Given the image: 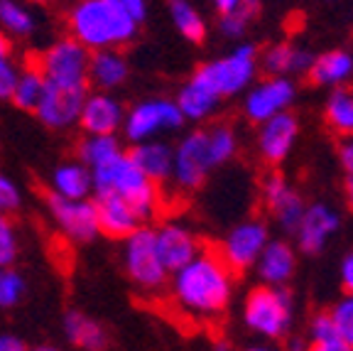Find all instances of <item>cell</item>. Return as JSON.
<instances>
[{"label": "cell", "mask_w": 353, "mask_h": 351, "mask_svg": "<svg viewBox=\"0 0 353 351\" xmlns=\"http://www.w3.org/2000/svg\"><path fill=\"white\" fill-rule=\"evenodd\" d=\"M172 275V300L184 314L211 319L226 312L236 273L221 260L219 251L204 246L196 258Z\"/></svg>", "instance_id": "1"}, {"label": "cell", "mask_w": 353, "mask_h": 351, "mask_svg": "<svg viewBox=\"0 0 353 351\" xmlns=\"http://www.w3.org/2000/svg\"><path fill=\"white\" fill-rule=\"evenodd\" d=\"M69 37L81 42L86 50H118L138 35L132 20L118 0H77L66 12Z\"/></svg>", "instance_id": "2"}, {"label": "cell", "mask_w": 353, "mask_h": 351, "mask_svg": "<svg viewBox=\"0 0 353 351\" xmlns=\"http://www.w3.org/2000/svg\"><path fill=\"white\" fill-rule=\"evenodd\" d=\"M96 194H118L132 207L140 221L152 219L160 211V184L143 175L128 153H118L108 162L91 170Z\"/></svg>", "instance_id": "3"}, {"label": "cell", "mask_w": 353, "mask_h": 351, "mask_svg": "<svg viewBox=\"0 0 353 351\" xmlns=\"http://www.w3.org/2000/svg\"><path fill=\"white\" fill-rule=\"evenodd\" d=\"M258 57L260 52L255 44L243 42L228 55L199 66L192 74V82L214 93L219 101L231 99L253 84L255 74H258Z\"/></svg>", "instance_id": "4"}, {"label": "cell", "mask_w": 353, "mask_h": 351, "mask_svg": "<svg viewBox=\"0 0 353 351\" xmlns=\"http://www.w3.org/2000/svg\"><path fill=\"white\" fill-rule=\"evenodd\" d=\"M294 319V300L287 287H253L243 302V322L263 339H282L290 334Z\"/></svg>", "instance_id": "5"}, {"label": "cell", "mask_w": 353, "mask_h": 351, "mask_svg": "<svg viewBox=\"0 0 353 351\" xmlns=\"http://www.w3.org/2000/svg\"><path fill=\"white\" fill-rule=\"evenodd\" d=\"M125 270L128 278L143 292H157L167 283V270L157 253L154 229L138 226L125 238Z\"/></svg>", "instance_id": "6"}, {"label": "cell", "mask_w": 353, "mask_h": 351, "mask_svg": "<svg viewBox=\"0 0 353 351\" xmlns=\"http://www.w3.org/2000/svg\"><path fill=\"white\" fill-rule=\"evenodd\" d=\"M216 170L214 158L209 150L206 128L194 131L176 145L172 158V182L179 192H196L206 182L209 172Z\"/></svg>", "instance_id": "7"}, {"label": "cell", "mask_w": 353, "mask_h": 351, "mask_svg": "<svg viewBox=\"0 0 353 351\" xmlns=\"http://www.w3.org/2000/svg\"><path fill=\"white\" fill-rule=\"evenodd\" d=\"M37 66L42 72L44 82L50 84H88V61L91 50H86L81 42L74 37H64L37 57Z\"/></svg>", "instance_id": "8"}, {"label": "cell", "mask_w": 353, "mask_h": 351, "mask_svg": "<svg viewBox=\"0 0 353 351\" xmlns=\"http://www.w3.org/2000/svg\"><path fill=\"white\" fill-rule=\"evenodd\" d=\"M270 241V229L263 219H248L241 221L228 231V236L219 243V256L221 260L233 270V273H243V270L253 268L258 263L260 253Z\"/></svg>", "instance_id": "9"}, {"label": "cell", "mask_w": 353, "mask_h": 351, "mask_svg": "<svg viewBox=\"0 0 353 351\" xmlns=\"http://www.w3.org/2000/svg\"><path fill=\"white\" fill-rule=\"evenodd\" d=\"M88 99V84H77V86H69V84H44V93L39 99L37 118L47 128H69L74 123H79V115L81 108Z\"/></svg>", "instance_id": "10"}, {"label": "cell", "mask_w": 353, "mask_h": 351, "mask_svg": "<svg viewBox=\"0 0 353 351\" xmlns=\"http://www.w3.org/2000/svg\"><path fill=\"white\" fill-rule=\"evenodd\" d=\"M184 115L176 108L174 101L170 99H150L138 104L123 121V131H125L128 140L132 143H145L152 135L162 131H176L182 128Z\"/></svg>", "instance_id": "11"}, {"label": "cell", "mask_w": 353, "mask_h": 351, "mask_svg": "<svg viewBox=\"0 0 353 351\" xmlns=\"http://www.w3.org/2000/svg\"><path fill=\"white\" fill-rule=\"evenodd\" d=\"M297 99V86L290 77H265L243 99V113L250 123L260 126L268 118L290 111Z\"/></svg>", "instance_id": "12"}, {"label": "cell", "mask_w": 353, "mask_h": 351, "mask_svg": "<svg viewBox=\"0 0 353 351\" xmlns=\"http://www.w3.org/2000/svg\"><path fill=\"white\" fill-rule=\"evenodd\" d=\"M44 202L50 207L59 229L72 241L88 243L99 236V219H96L94 202H86V199H64L57 192H52V189L44 192Z\"/></svg>", "instance_id": "13"}, {"label": "cell", "mask_w": 353, "mask_h": 351, "mask_svg": "<svg viewBox=\"0 0 353 351\" xmlns=\"http://www.w3.org/2000/svg\"><path fill=\"white\" fill-rule=\"evenodd\" d=\"M260 192H263L265 209L275 216L280 229L287 231V234H294L299 221H302L304 209H307L302 194L287 182V177L282 172H270V175L265 177Z\"/></svg>", "instance_id": "14"}, {"label": "cell", "mask_w": 353, "mask_h": 351, "mask_svg": "<svg viewBox=\"0 0 353 351\" xmlns=\"http://www.w3.org/2000/svg\"><path fill=\"white\" fill-rule=\"evenodd\" d=\"M299 137V121L290 111L277 113L258 126V155L265 165L280 167Z\"/></svg>", "instance_id": "15"}, {"label": "cell", "mask_w": 353, "mask_h": 351, "mask_svg": "<svg viewBox=\"0 0 353 351\" xmlns=\"http://www.w3.org/2000/svg\"><path fill=\"white\" fill-rule=\"evenodd\" d=\"M339 226H341V216L334 207L324 202L309 204L304 209L297 231H294L299 251L307 253V256H316L319 251H324V246L339 231Z\"/></svg>", "instance_id": "16"}, {"label": "cell", "mask_w": 353, "mask_h": 351, "mask_svg": "<svg viewBox=\"0 0 353 351\" xmlns=\"http://www.w3.org/2000/svg\"><path fill=\"white\" fill-rule=\"evenodd\" d=\"M154 243L167 273H176L179 268H184L204 248V243L182 224H162L160 229H154Z\"/></svg>", "instance_id": "17"}, {"label": "cell", "mask_w": 353, "mask_h": 351, "mask_svg": "<svg viewBox=\"0 0 353 351\" xmlns=\"http://www.w3.org/2000/svg\"><path fill=\"white\" fill-rule=\"evenodd\" d=\"M94 207L96 219H99V234L108 238H128L138 226H143L130 204L118 194H96Z\"/></svg>", "instance_id": "18"}, {"label": "cell", "mask_w": 353, "mask_h": 351, "mask_svg": "<svg viewBox=\"0 0 353 351\" xmlns=\"http://www.w3.org/2000/svg\"><path fill=\"white\" fill-rule=\"evenodd\" d=\"M253 268L263 285L285 287L297 270V253L287 241H268Z\"/></svg>", "instance_id": "19"}, {"label": "cell", "mask_w": 353, "mask_h": 351, "mask_svg": "<svg viewBox=\"0 0 353 351\" xmlns=\"http://www.w3.org/2000/svg\"><path fill=\"white\" fill-rule=\"evenodd\" d=\"M123 106L108 93H94L88 96L86 104L79 115V126L88 135H116V131L123 126Z\"/></svg>", "instance_id": "20"}, {"label": "cell", "mask_w": 353, "mask_h": 351, "mask_svg": "<svg viewBox=\"0 0 353 351\" xmlns=\"http://www.w3.org/2000/svg\"><path fill=\"white\" fill-rule=\"evenodd\" d=\"M314 61V55L302 47H294L290 42L270 44L263 55L258 57V66L265 77H292V74H307Z\"/></svg>", "instance_id": "21"}, {"label": "cell", "mask_w": 353, "mask_h": 351, "mask_svg": "<svg viewBox=\"0 0 353 351\" xmlns=\"http://www.w3.org/2000/svg\"><path fill=\"white\" fill-rule=\"evenodd\" d=\"M353 77V57L346 50H329L324 55H316L309 66L307 79L314 86L339 88Z\"/></svg>", "instance_id": "22"}, {"label": "cell", "mask_w": 353, "mask_h": 351, "mask_svg": "<svg viewBox=\"0 0 353 351\" xmlns=\"http://www.w3.org/2000/svg\"><path fill=\"white\" fill-rule=\"evenodd\" d=\"M128 158L154 184H165V182L172 180V158H174V150L170 145L150 143V140L135 143V148L128 153Z\"/></svg>", "instance_id": "23"}, {"label": "cell", "mask_w": 353, "mask_h": 351, "mask_svg": "<svg viewBox=\"0 0 353 351\" xmlns=\"http://www.w3.org/2000/svg\"><path fill=\"white\" fill-rule=\"evenodd\" d=\"M128 79V61L118 50H99L91 55L88 61V84L103 88H116L125 84Z\"/></svg>", "instance_id": "24"}, {"label": "cell", "mask_w": 353, "mask_h": 351, "mask_svg": "<svg viewBox=\"0 0 353 351\" xmlns=\"http://www.w3.org/2000/svg\"><path fill=\"white\" fill-rule=\"evenodd\" d=\"M64 332L66 339L83 351H103L108 346V334L103 327L77 310H69L64 314Z\"/></svg>", "instance_id": "25"}, {"label": "cell", "mask_w": 353, "mask_h": 351, "mask_svg": "<svg viewBox=\"0 0 353 351\" xmlns=\"http://www.w3.org/2000/svg\"><path fill=\"white\" fill-rule=\"evenodd\" d=\"M52 192H57L64 199H86L94 192L91 170L79 162H66L59 165L52 175Z\"/></svg>", "instance_id": "26"}, {"label": "cell", "mask_w": 353, "mask_h": 351, "mask_svg": "<svg viewBox=\"0 0 353 351\" xmlns=\"http://www.w3.org/2000/svg\"><path fill=\"white\" fill-rule=\"evenodd\" d=\"M324 123L334 135H353V88H331L324 104Z\"/></svg>", "instance_id": "27"}, {"label": "cell", "mask_w": 353, "mask_h": 351, "mask_svg": "<svg viewBox=\"0 0 353 351\" xmlns=\"http://www.w3.org/2000/svg\"><path fill=\"white\" fill-rule=\"evenodd\" d=\"M174 104L176 108L182 111L184 121H206L219 108V99H216L214 93H209L206 88L199 86V84H194L192 79L182 86Z\"/></svg>", "instance_id": "28"}, {"label": "cell", "mask_w": 353, "mask_h": 351, "mask_svg": "<svg viewBox=\"0 0 353 351\" xmlns=\"http://www.w3.org/2000/svg\"><path fill=\"white\" fill-rule=\"evenodd\" d=\"M44 77L42 72H39V66L34 59L28 61V66L22 69V72H17V82H15V88H12V96L10 101L17 106L20 111H32L37 108L39 99H42L44 93Z\"/></svg>", "instance_id": "29"}, {"label": "cell", "mask_w": 353, "mask_h": 351, "mask_svg": "<svg viewBox=\"0 0 353 351\" xmlns=\"http://www.w3.org/2000/svg\"><path fill=\"white\" fill-rule=\"evenodd\" d=\"M170 15L174 28L192 44H201L206 39V22L189 0H170Z\"/></svg>", "instance_id": "30"}, {"label": "cell", "mask_w": 353, "mask_h": 351, "mask_svg": "<svg viewBox=\"0 0 353 351\" xmlns=\"http://www.w3.org/2000/svg\"><path fill=\"white\" fill-rule=\"evenodd\" d=\"M263 10V3L260 0H243L241 6L233 8L231 12H223L219 20V30L223 37L238 39L248 32V28L253 25V20Z\"/></svg>", "instance_id": "31"}, {"label": "cell", "mask_w": 353, "mask_h": 351, "mask_svg": "<svg viewBox=\"0 0 353 351\" xmlns=\"http://www.w3.org/2000/svg\"><path fill=\"white\" fill-rule=\"evenodd\" d=\"M118 153H123L121 145L113 135H91L83 143H79L77 155L81 160V165H86L88 170L103 165L110 158H116Z\"/></svg>", "instance_id": "32"}, {"label": "cell", "mask_w": 353, "mask_h": 351, "mask_svg": "<svg viewBox=\"0 0 353 351\" xmlns=\"http://www.w3.org/2000/svg\"><path fill=\"white\" fill-rule=\"evenodd\" d=\"M206 137H209V150L216 167L226 165L228 160L236 158L238 135L228 123H214V126H209L206 128Z\"/></svg>", "instance_id": "33"}, {"label": "cell", "mask_w": 353, "mask_h": 351, "mask_svg": "<svg viewBox=\"0 0 353 351\" xmlns=\"http://www.w3.org/2000/svg\"><path fill=\"white\" fill-rule=\"evenodd\" d=\"M0 25L17 37H28L34 32L32 12L25 6H20L17 0H0Z\"/></svg>", "instance_id": "34"}, {"label": "cell", "mask_w": 353, "mask_h": 351, "mask_svg": "<svg viewBox=\"0 0 353 351\" xmlns=\"http://www.w3.org/2000/svg\"><path fill=\"white\" fill-rule=\"evenodd\" d=\"M25 295V280L17 270L0 268V307H15Z\"/></svg>", "instance_id": "35"}, {"label": "cell", "mask_w": 353, "mask_h": 351, "mask_svg": "<svg viewBox=\"0 0 353 351\" xmlns=\"http://www.w3.org/2000/svg\"><path fill=\"white\" fill-rule=\"evenodd\" d=\"M334 327H336L339 336L346 341L348 346H353V295H346L329 310Z\"/></svg>", "instance_id": "36"}, {"label": "cell", "mask_w": 353, "mask_h": 351, "mask_svg": "<svg viewBox=\"0 0 353 351\" xmlns=\"http://www.w3.org/2000/svg\"><path fill=\"white\" fill-rule=\"evenodd\" d=\"M17 258L15 224L8 214H0V268H10Z\"/></svg>", "instance_id": "37"}, {"label": "cell", "mask_w": 353, "mask_h": 351, "mask_svg": "<svg viewBox=\"0 0 353 351\" xmlns=\"http://www.w3.org/2000/svg\"><path fill=\"white\" fill-rule=\"evenodd\" d=\"M329 336H339L336 327H334V319H331L329 312H319L312 317L309 322V341L316 339H329Z\"/></svg>", "instance_id": "38"}, {"label": "cell", "mask_w": 353, "mask_h": 351, "mask_svg": "<svg viewBox=\"0 0 353 351\" xmlns=\"http://www.w3.org/2000/svg\"><path fill=\"white\" fill-rule=\"evenodd\" d=\"M17 207H20V192L12 184V180H8L0 172V214H12Z\"/></svg>", "instance_id": "39"}, {"label": "cell", "mask_w": 353, "mask_h": 351, "mask_svg": "<svg viewBox=\"0 0 353 351\" xmlns=\"http://www.w3.org/2000/svg\"><path fill=\"white\" fill-rule=\"evenodd\" d=\"M15 82H17V69L12 66V61L0 59V101L10 99Z\"/></svg>", "instance_id": "40"}, {"label": "cell", "mask_w": 353, "mask_h": 351, "mask_svg": "<svg viewBox=\"0 0 353 351\" xmlns=\"http://www.w3.org/2000/svg\"><path fill=\"white\" fill-rule=\"evenodd\" d=\"M307 351H353L341 336H329V339H316L307 341Z\"/></svg>", "instance_id": "41"}, {"label": "cell", "mask_w": 353, "mask_h": 351, "mask_svg": "<svg viewBox=\"0 0 353 351\" xmlns=\"http://www.w3.org/2000/svg\"><path fill=\"white\" fill-rule=\"evenodd\" d=\"M339 162H341L343 172L348 177H353V135L341 137V143H339Z\"/></svg>", "instance_id": "42"}, {"label": "cell", "mask_w": 353, "mask_h": 351, "mask_svg": "<svg viewBox=\"0 0 353 351\" xmlns=\"http://www.w3.org/2000/svg\"><path fill=\"white\" fill-rule=\"evenodd\" d=\"M118 3H121L123 10L138 22V25H143L148 20V0H118Z\"/></svg>", "instance_id": "43"}, {"label": "cell", "mask_w": 353, "mask_h": 351, "mask_svg": "<svg viewBox=\"0 0 353 351\" xmlns=\"http://www.w3.org/2000/svg\"><path fill=\"white\" fill-rule=\"evenodd\" d=\"M341 287L346 295H353V253L341 260Z\"/></svg>", "instance_id": "44"}, {"label": "cell", "mask_w": 353, "mask_h": 351, "mask_svg": "<svg viewBox=\"0 0 353 351\" xmlns=\"http://www.w3.org/2000/svg\"><path fill=\"white\" fill-rule=\"evenodd\" d=\"M0 351H30L25 346V341L20 336H12V334H3L0 336Z\"/></svg>", "instance_id": "45"}, {"label": "cell", "mask_w": 353, "mask_h": 351, "mask_svg": "<svg viewBox=\"0 0 353 351\" xmlns=\"http://www.w3.org/2000/svg\"><path fill=\"white\" fill-rule=\"evenodd\" d=\"M241 3H243V0H214V6H216V10H219V15H223V12H231L233 8H238Z\"/></svg>", "instance_id": "46"}, {"label": "cell", "mask_w": 353, "mask_h": 351, "mask_svg": "<svg viewBox=\"0 0 353 351\" xmlns=\"http://www.w3.org/2000/svg\"><path fill=\"white\" fill-rule=\"evenodd\" d=\"M12 55V42L6 32H0V59H10Z\"/></svg>", "instance_id": "47"}, {"label": "cell", "mask_w": 353, "mask_h": 351, "mask_svg": "<svg viewBox=\"0 0 353 351\" xmlns=\"http://www.w3.org/2000/svg\"><path fill=\"white\" fill-rule=\"evenodd\" d=\"M343 197H346V207L351 209V214H353V177H346V184H343Z\"/></svg>", "instance_id": "48"}, {"label": "cell", "mask_w": 353, "mask_h": 351, "mask_svg": "<svg viewBox=\"0 0 353 351\" xmlns=\"http://www.w3.org/2000/svg\"><path fill=\"white\" fill-rule=\"evenodd\" d=\"M285 351H307V341L299 339V336H292V339H287Z\"/></svg>", "instance_id": "49"}, {"label": "cell", "mask_w": 353, "mask_h": 351, "mask_svg": "<svg viewBox=\"0 0 353 351\" xmlns=\"http://www.w3.org/2000/svg\"><path fill=\"white\" fill-rule=\"evenodd\" d=\"M243 351H277V349H272V346H268V344H255V346H248V349H243Z\"/></svg>", "instance_id": "50"}, {"label": "cell", "mask_w": 353, "mask_h": 351, "mask_svg": "<svg viewBox=\"0 0 353 351\" xmlns=\"http://www.w3.org/2000/svg\"><path fill=\"white\" fill-rule=\"evenodd\" d=\"M211 351H233V349L226 344V341H216V344L211 346Z\"/></svg>", "instance_id": "51"}, {"label": "cell", "mask_w": 353, "mask_h": 351, "mask_svg": "<svg viewBox=\"0 0 353 351\" xmlns=\"http://www.w3.org/2000/svg\"><path fill=\"white\" fill-rule=\"evenodd\" d=\"M30 351H61V349H57V346H50V344H42V346H34V349H30Z\"/></svg>", "instance_id": "52"}, {"label": "cell", "mask_w": 353, "mask_h": 351, "mask_svg": "<svg viewBox=\"0 0 353 351\" xmlns=\"http://www.w3.org/2000/svg\"><path fill=\"white\" fill-rule=\"evenodd\" d=\"M30 3H52V0H30Z\"/></svg>", "instance_id": "53"}, {"label": "cell", "mask_w": 353, "mask_h": 351, "mask_svg": "<svg viewBox=\"0 0 353 351\" xmlns=\"http://www.w3.org/2000/svg\"><path fill=\"white\" fill-rule=\"evenodd\" d=\"M329 3H331V0H329Z\"/></svg>", "instance_id": "54"}]
</instances>
